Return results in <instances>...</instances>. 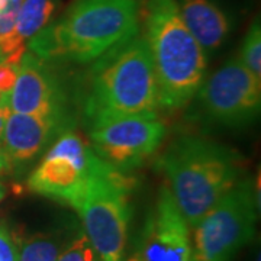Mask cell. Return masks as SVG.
Listing matches in <instances>:
<instances>
[{
	"label": "cell",
	"instance_id": "1",
	"mask_svg": "<svg viewBox=\"0 0 261 261\" xmlns=\"http://www.w3.org/2000/svg\"><path fill=\"white\" fill-rule=\"evenodd\" d=\"M138 34V0H77L29 39L28 51L49 64H86Z\"/></svg>",
	"mask_w": 261,
	"mask_h": 261
},
{
	"label": "cell",
	"instance_id": "2",
	"mask_svg": "<svg viewBox=\"0 0 261 261\" xmlns=\"http://www.w3.org/2000/svg\"><path fill=\"white\" fill-rule=\"evenodd\" d=\"M159 167L189 228H195L240 180L243 157L219 142L186 135L170 144Z\"/></svg>",
	"mask_w": 261,
	"mask_h": 261
},
{
	"label": "cell",
	"instance_id": "3",
	"mask_svg": "<svg viewBox=\"0 0 261 261\" xmlns=\"http://www.w3.org/2000/svg\"><path fill=\"white\" fill-rule=\"evenodd\" d=\"M140 18L152 60L159 105L178 109L205 80L206 57L180 16L176 0H145Z\"/></svg>",
	"mask_w": 261,
	"mask_h": 261
},
{
	"label": "cell",
	"instance_id": "4",
	"mask_svg": "<svg viewBox=\"0 0 261 261\" xmlns=\"http://www.w3.org/2000/svg\"><path fill=\"white\" fill-rule=\"evenodd\" d=\"M159 106L152 60L142 35L123 41L97 58L83 102L89 123L118 116L151 115Z\"/></svg>",
	"mask_w": 261,
	"mask_h": 261
},
{
	"label": "cell",
	"instance_id": "5",
	"mask_svg": "<svg viewBox=\"0 0 261 261\" xmlns=\"http://www.w3.org/2000/svg\"><path fill=\"white\" fill-rule=\"evenodd\" d=\"M132 183L123 171L97 160L73 207L100 261H123Z\"/></svg>",
	"mask_w": 261,
	"mask_h": 261
},
{
	"label": "cell",
	"instance_id": "6",
	"mask_svg": "<svg viewBox=\"0 0 261 261\" xmlns=\"http://www.w3.org/2000/svg\"><path fill=\"white\" fill-rule=\"evenodd\" d=\"M258 207V190L241 178L193 228L195 261H232L255 233Z\"/></svg>",
	"mask_w": 261,
	"mask_h": 261
},
{
	"label": "cell",
	"instance_id": "7",
	"mask_svg": "<svg viewBox=\"0 0 261 261\" xmlns=\"http://www.w3.org/2000/svg\"><path fill=\"white\" fill-rule=\"evenodd\" d=\"M195 96L196 116L205 123L244 128L260 116L261 79L235 57L202 83Z\"/></svg>",
	"mask_w": 261,
	"mask_h": 261
},
{
	"label": "cell",
	"instance_id": "8",
	"mask_svg": "<svg viewBox=\"0 0 261 261\" xmlns=\"http://www.w3.org/2000/svg\"><path fill=\"white\" fill-rule=\"evenodd\" d=\"M164 123L151 115H129L89 123L92 148L99 159L119 171L138 167L159 149Z\"/></svg>",
	"mask_w": 261,
	"mask_h": 261
},
{
	"label": "cell",
	"instance_id": "9",
	"mask_svg": "<svg viewBox=\"0 0 261 261\" xmlns=\"http://www.w3.org/2000/svg\"><path fill=\"white\" fill-rule=\"evenodd\" d=\"M97 160L92 145L67 130L53 142L29 176V190L73 206Z\"/></svg>",
	"mask_w": 261,
	"mask_h": 261
},
{
	"label": "cell",
	"instance_id": "10",
	"mask_svg": "<svg viewBox=\"0 0 261 261\" xmlns=\"http://www.w3.org/2000/svg\"><path fill=\"white\" fill-rule=\"evenodd\" d=\"M135 255L140 261H195L189 225L167 185L160 189L157 202L147 216Z\"/></svg>",
	"mask_w": 261,
	"mask_h": 261
},
{
	"label": "cell",
	"instance_id": "11",
	"mask_svg": "<svg viewBox=\"0 0 261 261\" xmlns=\"http://www.w3.org/2000/svg\"><path fill=\"white\" fill-rule=\"evenodd\" d=\"M8 102L13 113H68L64 89L49 63L39 60L28 49L19 60L16 82L8 96Z\"/></svg>",
	"mask_w": 261,
	"mask_h": 261
},
{
	"label": "cell",
	"instance_id": "12",
	"mask_svg": "<svg viewBox=\"0 0 261 261\" xmlns=\"http://www.w3.org/2000/svg\"><path fill=\"white\" fill-rule=\"evenodd\" d=\"M70 113L23 115L10 113L3 129V149L10 166L23 167L45 154L48 145L71 129Z\"/></svg>",
	"mask_w": 261,
	"mask_h": 261
},
{
	"label": "cell",
	"instance_id": "13",
	"mask_svg": "<svg viewBox=\"0 0 261 261\" xmlns=\"http://www.w3.org/2000/svg\"><path fill=\"white\" fill-rule=\"evenodd\" d=\"M180 16L203 53L221 47L231 31L229 19L211 0H180Z\"/></svg>",
	"mask_w": 261,
	"mask_h": 261
},
{
	"label": "cell",
	"instance_id": "14",
	"mask_svg": "<svg viewBox=\"0 0 261 261\" xmlns=\"http://www.w3.org/2000/svg\"><path fill=\"white\" fill-rule=\"evenodd\" d=\"M58 0H22L15 27L0 37V57L10 64H18L27 51L25 42L48 25Z\"/></svg>",
	"mask_w": 261,
	"mask_h": 261
},
{
	"label": "cell",
	"instance_id": "15",
	"mask_svg": "<svg viewBox=\"0 0 261 261\" xmlns=\"http://www.w3.org/2000/svg\"><path fill=\"white\" fill-rule=\"evenodd\" d=\"M71 243L64 231L35 233L18 243V261H57L58 255Z\"/></svg>",
	"mask_w": 261,
	"mask_h": 261
},
{
	"label": "cell",
	"instance_id": "16",
	"mask_svg": "<svg viewBox=\"0 0 261 261\" xmlns=\"http://www.w3.org/2000/svg\"><path fill=\"white\" fill-rule=\"evenodd\" d=\"M243 65L250 70L257 79H261V28L260 19L252 22L251 28L244 38L240 57H237Z\"/></svg>",
	"mask_w": 261,
	"mask_h": 261
},
{
	"label": "cell",
	"instance_id": "17",
	"mask_svg": "<svg viewBox=\"0 0 261 261\" xmlns=\"http://www.w3.org/2000/svg\"><path fill=\"white\" fill-rule=\"evenodd\" d=\"M100 260L86 233H79L58 255L57 261H97Z\"/></svg>",
	"mask_w": 261,
	"mask_h": 261
},
{
	"label": "cell",
	"instance_id": "18",
	"mask_svg": "<svg viewBox=\"0 0 261 261\" xmlns=\"http://www.w3.org/2000/svg\"><path fill=\"white\" fill-rule=\"evenodd\" d=\"M18 243L5 226L0 225V261H18Z\"/></svg>",
	"mask_w": 261,
	"mask_h": 261
},
{
	"label": "cell",
	"instance_id": "19",
	"mask_svg": "<svg viewBox=\"0 0 261 261\" xmlns=\"http://www.w3.org/2000/svg\"><path fill=\"white\" fill-rule=\"evenodd\" d=\"M18 75V64L0 63V93L9 94Z\"/></svg>",
	"mask_w": 261,
	"mask_h": 261
},
{
	"label": "cell",
	"instance_id": "20",
	"mask_svg": "<svg viewBox=\"0 0 261 261\" xmlns=\"http://www.w3.org/2000/svg\"><path fill=\"white\" fill-rule=\"evenodd\" d=\"M10 168H12V166H10L8 157H6V152H5V149H3V145L0 144V174L9 171Z\"/></svg>",
	"mask_w": 261,
	"mask_h": 261
},
{
	"label": "cell",
	"instance_id": "21",
	"mask_svg": "<svg viewBox=\"0 0 261 261\" xmlns=\"http://www.w3.org/2000/svg\"><path fill=\"white\" fill-rule=\"evenodd\" d=\"M10 108L9 106H0V137L3 134V129H5V123H6V119L10 115Z\"/></svg>",
	"mask_w": 261,
	"mask_h": 261
},
{
	"label": "cell",
	"instance_id": "22",
	"mask_svg": "<svg viewBox=\"0 0 261 261\" xmlns=\"http://www.w3.org/2000/svg\"><path fill=\"white\" fill-rule=\"evenodd\" d=\"M8 96H9V94L0 93V106H9V102H8Z\"/></svg>",
	"mask_w": 261,
	"mask_h": 261
},
{
	"label": "cell",
	"instance_id": "23",
	"mask_svg": "<svg viewBox=\"0 0 261 261\" xmlns=\"http://www.w3.org/2000/svg\"><path fill=\"white\" fill-rule=\"evenodd\" d=\"M3 196H5V189H3V186L0 185V200L3 199Z\"/></svg>",
	"mask_w": 261,
	"mask_h": 261
},
{
	"label": "cell",
	"instance_id": "24",
	"mask_svg": "<svg viewBox=\"0 0 261 261\" xmlns=\"http://www.w3.org/2000/svg\"><path fill=\"white\" fill-rule=\"evenodd\" d=\"M2 60H3V58H2V57H0V63H2Z\"/></svg>",
	"mask_w": 261,
	"mask_h": 261
}]
</instances>
